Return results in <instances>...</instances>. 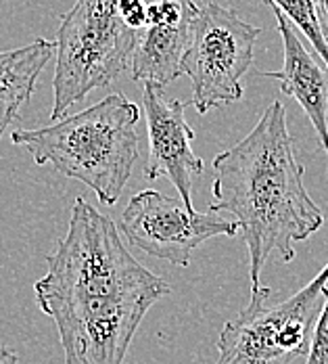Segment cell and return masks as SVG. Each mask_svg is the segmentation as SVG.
Masks as SVG:
<instances>
[{
    "label": "cell",
    "mask_w": 328,
    "mask_h": 364,
    "mask_svg": "<svg viewBox=\"0 0 328 364\" xmlns=\"http://www.w3.org/2000/svg\"><path fill=\"white\" fill-rule=\"evenodd\" d=\"M46 266L34 291L57 325L65 364H124L146 312L172 293L128 252L117 224L84 197L73 201L67 235Z\"/></svg>",
    "instance_id": "cell-1"
},
{
    "label": "cell",
    "mask_w": 328,
    "mask_h": 364,
    "mask_svg": "<svg viewBox=\"0 0 328 364\" xmlns=\"http://www.w3.org/2000/svg\"><path fill=\"white\" fill-rule=\"evenodd\" d=\"M212 212L232 214L249 252L251 291L261 287V270L272 252L285 262L295 243L310 239L324 214L303 184V166L287 126V109L274 101L256 128L214 159Z\"/></svg>",
    "instance_id": "cell-2"
},
{
    "label": "cell",
    "mask_w": 328,
    "mask_h": 364,
    "mask_svg": "<svg viewBox=\"0 0 328 364\" xmlns=\"http://www.w3.org/2000/svg\"><path fill=\"white\" fill-rule=\"evenodd\" d=\"M141 109L121 92L97 105L65 115L38 130L17 128L13 145H21L38 166L50 164L59 174L86 184L103 205H115L141 157Z\"/></svg>",
    "instance_id": "cell-3"
},
{
    "label": "cell",
    "mask_w": 328,
    "mask_h": 364,
    "mask_svg": "<svg viewBox=\"0 0 328 364\" xmlns=\"http://www.w3.org/2000/svg\"><path fill=\"white\" fill-rule=\"evenodd\" d=\"M117 4L119 0H75L61 17L55 38L57 65L50 124L128 70L138 32L124 23Z\"/></svg>",
    "instance_id": "cell-4"
},
{
    "label": "cell",
    "mask_w": 328,
    "mask_h": 364,
    "mask_svg": "<svg viewBox=\"0 0 328 364\" xmlns=\"http://www.w3.org/2000/svg\"><path fill=\"white\" fill-rule=\"evenodd\" d=\"M327 293L328 264L283 301L268 304L272 289H256L249 306L222 328L216 364H293L307 356Z\"/></svg>",
    "instance_id": "cell-5"
},
{
    "label": "cell",
    "mask_w": 328,
    "mask_h": 364,
    "mask_svg": "<svg viewBox=\"0 0 328 364\" xmlns=\"http://www.w3.org/2000/svg\"><path fill=\"white\" fill-rule=\"evenodd\" d=\"M261 30L241 19L232 9L203 2L195 23L182 73L192 82V107L207 113L243 99V75L253 63Z\"/></svg>",
    "instance_id": "cell-6"
},
{
    "label": "cell",
    "mask_w": 328,
    "mask_h": 364,
    "mask_svg": "<svg viewBox=\"0 0 328 364\" xmlns=\"http://www.w3.org/2000/svg\"><path fill=\"white\" fill-rule=\"evenodd\" d=\"M117 228L141 252L180 268L190 264L192 252L205 241L239 232L236 222L222 218L216 212L188 210L182 199L153 188L136 193L128 201Z\"/></svg>",
    "instance_id": "cell-7"
},
{
    "label": "cell",
    "mask_w": 328,
    "mask_h": 364,
    "mask_svg": "<svg viewBox=\"0 0 328 364\" xmlns=\"http://www.w3.org/2000/svg\"><path fill=\"white\" fill-rule=\"evenodd\" d=\"M188 103L168 99L161 88L143 86V107L148 130V159L145 178H168L180 193L188 210L192 208V182L203 174V159L192 151L195 130L186 124L184 109Z\"/></svg>",
    "instance_id": "cell-8"
},
{
    "label": "cell",
    "mask_w": 328,
    "mask_h": 364,
    "mask_svg": "<svg viewBox=\"0 0 328 364\" xmlns=\"http://www.w3.org/2000/svg\"><path fill=\"white\" fill-rule=\"evenodd\" d=\"M274 15L283 38L285 63L278 72L261 73L278 80L280 90L301 105L328 159V68L318 59V55L307 50L295 26L280 11H274Z\"/></svg>",
    "instance_id": "cell-9"
},
{
    "label": "cell",
    "mask_w": 328,
    "mask_h": 364,
    "mask_svg": "<svg viewBox=\"0 0 328 364\" xmlns=\"http://www.w3.org/2000/svg\"><path fill=\"white\" fill-rule=\"evenodd\" d=\"M197 13L178 23H146L145 30L138 32V42L132 55L134 82L163 90L182 75L184 57L190 46Z\"/></svg>",
    "instance_id": "cell-10"
},
{
    "label": "cell",
    "mask_w": 328,
    "mask_h": 364,
    "mask_svg": "<svg viewBox=\"0 0 328 364\" xmlns=\"http://www.w3.org/2000/svg\"><path fill=\"white\" fill-rule=\"evenodd\" d=\"M55 53V40L46 38L0 53V141L17 119L19 109L32 99L38 77Z\"/></svg>",
    "instance_id": "cell-11"
},
{
    "label": "cell",
    "mask_w": 328,
    "mask_h": 364,
    "mask_svg": "<svg viewBox=\"0 0 328 364\" xmlns=\"http://www.w3.org/2000/svg\"><path fill=\"white\" fill-rule=\"evenodd\" d=\"M266 2L272 6V11H280L295 26V30L307 38L318 59L328 68V44L320 30L316 0H266Z\"/></svg>",
    "instance_id": "cell-12"
},
{
    "label": "cell",
    "mask_w": 328,
    "mask_h": 364,
    "mask_svg": "<svg viewBox=\"0 0 328 364\" xmlns=\"http://www.w3.org/2000/svg\"><path fill=\"white\" fill-rule=\"evenodd\" d=\"M305 364H328V293L327 299H324V308H322L318 323L314 327L312 346H310Z\"/></svg>",
    "instance_id": "cell-13"
},
{
    "label": "cell",
    "mask_w": 328,
    "mask_h": 364,
    "mask_svg": "<svg viewBox=\"0 0 328 364\" xmlns=\"http://www.w3.org/2000/svg\"><path fill=\"white\" fill-rule=\"evenodd\" d=\"M117 9H119V15L126 26H130L136 32L145 30L146 19H148V2L146 0H119Z\"/></svg>",
    "instance_id": "cell-14"
},
{
    "label": "cell",
    "mask_w": 328,
    "mask_h": 364,
    "mask_svg": "<svg viewBox=\"0 0 328 364\" xmlns=\"http://www.w3.org/2000/svg\"><path fill=\"white\" fill-rule=\"evenodd\" d=\"M316 11H318V21H320L322 36H324L328 44V0H316Z\"/></svg>",
    "instance_id": "cell-15"
},
{
    "label": "cell",
    "mask_w": 328,
    "mask_h": 364,
    "mask_svg": "<svg viewBox=\"0 0 328 364\" xmlns=\"http://www.w3.org/2000/svg\"><path fill=\"white\" fill-rule=\"evenodd\" d=\"M19 363V356L11 350V348H6L4 343H0V364H17Z\"/></svg>",
    "instance_id": "cell-16"
}]
</instances>
